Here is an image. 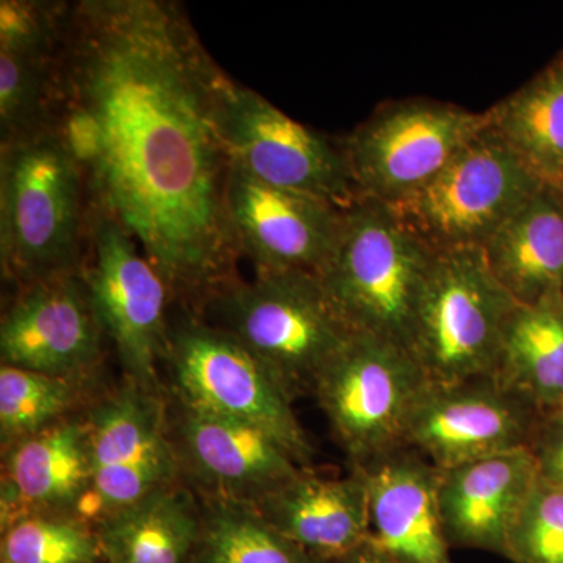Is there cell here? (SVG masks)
<instances>
[{
  "mask_svg": "<svg viewBox=\"0 0 563 563\" xmlns=\"http://www.w3.org/2000/svg\"><path fill=\"white\" fill-rule=\"evenodd\" d=\"M222 73L176 3L66 7L52 122L84 174L90 210L135 240L169 290L214 292L240 254Z\"/></svg>",
  "mask_w": 563,
  "mask_h": 563,
  "instance_id": "1",
  "label": "cell"
},
{
  "mask_svg": "<svg viewBox=\"0 0 563 563\" xmlns=\"http://www.w3.org/2000/svg\"><path fill=\"white\" fill-rule=\"evenodd\" d=\"M85 180L49 124L2 144L0 257L3 274L31 285L73 274L80 254Z\"/></svg>",
  "mask_w": 563,
  "mask_h": 563,
  "instance_id": "2",
  "label": "cell"
},
{
  "mask_svg": "<svg viewBox=\"0 0 563 563\" xmlns=\"http://www.w3.org/2000/svg\"><path fill=\"white\" fill-rule=\"evenodd\" d=\"M433 255L390 207L357 198L343 211L335 251L318 279L351 332L409 351Z\"/></svg>",
  "mask_w": 563,
  "mask_h": 563,
  "instance_id": "3",
  "label": "cell"
},
{
  "mask_svg": "<svg viewBox=\"0 0 563 563\" xmlns=\"http://www.w3.org/2000/svg\"><path fill=\"white\" fill-rule=\"evenodd\" d=\"M213 295L222 331L250 350L292 401L313 393L354 335L312 274H257L250 284H228Z\"/></svg>",
  "mask_w": 563,
  "mask_h": 563,
  "instance_id": "4",
  "label": "cell"
},
{
  "mask_svg": "<svg viewBox=\"0 0 563 563\" xmlns=\"http://www.w3.org/2000/svg\"><path fill=\"white\" fill-rule=\"evenodd\" d=\"M517 306L479 247L435 252L409 344L428 383L492 376Z\"/></svg>",
  "mask_w": 563,
  "mask_h": 563,
  "instance_id": "5",
  "label": "cell"
},
{
  "mask_svg": "<svg viewBox=\"0 0 563 563\" xmlns=\"http://www.w3.org/2000/svg\"><path fill=\"white\" fill-rule=\"evenodd\" d=\"M543 187L488 128L424 187L390 209L433 252L483 250Z\"/></svg>",
  "mask_w": 563,
  "mask_h": 563,
  "instance_id": "6",
  "label": "cell"
},
{
  "mask_svg": "<svg viewBox=\"0 0 563 563\" xmlns=\"http://www.w3.org/2000/svg\"><path fill=\"white\" fill-rule=\"evenodd\" d=\"M488 128V110L412 99L380 107L340 146L357 198L391 207L424 187Z\"/></svg>",
  "mask_w": 563,
  "mask_h": 563,
  "instance_id": "7",
  "label": "cell"
},
{
  "mask_svg": "<svg viewBox=\"0 0 563 563\" xmlns=\"http://www.w3.org/2000/svg\"><path fill=\"white\" fill-rule=\"evenodd\" d=\"M428 385L406 347L354 333L313 395L352 466H362L404 446L407 421Z\"/></svg>",
  "mask_w": 563,
  "mask_h": 563,
  "instance_id": "8",
  "label": "cell"
},
{
  "mask_svg": "<svg viewBox=\"0 0 563 563\" xmlns=\"http://www.w3.org/2000/svg\"><path fill=\"white\" fill-rule=\"evenodd\" d=\"M166 354L181 402L262 429L307 468L312 444L292 410V399L235 336L187 321L169 333Z\"/></svg>",
  "mask_w": 563,
  "mask_h": 563,
  "instance_id": "9",
  "label": "cell"
},
{
  "mask_svg": "<svg viewBox=\"0 0 563 563\" xmlns=\"http://www.w3.org/2000/svg\"><path fill=\"white\" fill-rule=\"evenodd\" d=\"M221 132L232 168L252 179L346 209L357 199L342 146L225 77Z\"/></svg>",
  "mask_w": 563,
  "mask_h": 563,
  "instance_id": "10",
  "label": "cell"
},
{
  "mask_svg": "<svg viewBox=\"0 0 563 563\" xmlns=\"http://www.w3.org/2000/svg\"><path fill=\"white\" fill-rule=\"evenodd\" d=\"M88 232L92 258L84 285L92 310L131 383L154 390L158 358L168 350V284L118 222L90 210Z\"/></svg>",
  "mask_w": 563,
  "mask_h": 563,
  "instance_id": "11",
  "label": "cell"
},
{
  "mask_svg": "<svg viewBox=\"0 0 563 563\" xmlns=\"http://www.w3.org/2000/svg\"><path fill=\"white\" fill-rule=\"evenodd\" d=\"M542 412L492 376L424 388L404 446L439 470L529 448Z\"/></svg>",
  "mask_w": 563,
  "mask_h": 563,
  "instance_id": "12",
  "label": "cell"
},
{
  "mask_svg": "<svg viewBox=\"0 0 563 563\" xmlns=\"http://www.w3.org/2000/svg\"><path fill=\"white\" fill-rule=\"evenodd\" d=\"M228 211L236 250L251 258L257 274L318 277L335 251L344 209L232 168Z\"/></svg>",
  "mask_w": 563,
  "mask_h": 563,
  "instance_id": "13",
  "label": "cell"
},
{
  "mask_svg": "<svg viewBox=\"0 0 563 563\" xmlns=\"http://www.w3.org/2000/svg\"><path fill=\"white\" fill-rule=\"evenodd\" d=\"M101 333L84 282L74 274L35 282L3 314L2 365L84 380L101 357Z\"/></svg>",
  "mask_w": 563,
  "mask_h": 563,
  "instance_id": "14",
  "label": "cell"
},
{
  "mask_svg": "<svg viewBox=\"0 0 563 563\" xmlns=\"http://www.w3.org/2000/svg\"><path fill=\"white\" fill-rule=\"evenodd\" d=\"M179 450L211 498L255 506L302 466L268 433L247 422L181 402Z\"/></svg>",
  "mask_w": 563,
  "mask_h": 563,
  "instance_id": "15",
  "label": "cell"
},
{
  "mask_svg": "<svg viewBox=\"0 0 563 563\" xmlns=\"http://www.w3.org/2000/svg\"><path fill=\"white\" fill-rule=\"evenodd\" d=\"M361 468L368 485V539L399 563H453L440 512L442 470L406 446Z\"/></svg>",
  "mask_w": 563,
  "mask_h": 563,
  "instance_id": "16",
  "label": "cell"
},
{
  "mask_svg": "<svg viewBox=\"0 0 563 563\" xmlns=\"http://www.w3.org/2000/svg\"><path fill=\"white\" fill-rule=\"evenodd\" d=\"M537 484L529 448L442 470L440 512L450 547L506 554L510 529Z\"/></svg>",
  "mask_w": 563,
  "mask_h": 563,
  "instance_id": "17",
  "label": "cell"
},
{
  "mask_svg": "<svg viewBox=\"0 0 563 563\" xmlns=\"http://www.w3.org/2000/svg\"><path fill=\"white\" fill-rule=\"evenodd\" d=\"M66 7L0 2V124L2 144L52 122L55 74Z\"/></svg>",
  "mask_w": 563,
  "mask_h": 563,
  "instance_id": "18",
  "label": "cell"
},
{
  "mask_svg": "<svg viewBox=\"0 0 563 563\" xmlns=\"http://www.w3.org/2000/svg\"><path fill=\"white\" fill-rule=\"evenodd\" d=\"M255 507L277 531L324 562L369 537L368 485L361 466H352L346 477H322L303 468Z\"/></svg>",
  "mask_w": 563,
  "mask_h": 563,
  "instance_id": "19",
  "label": "cell"
},
{
  "mask_svg": "<svg viewBox=\"0 0 563 563\" xmlns=\"http://www.w3.org/2000/svg\"><path fill=\"white\" fill-rule=\"evenodd\" d=\"M2 528L22 515L76 514L91 484L87 422L63 420L9 446Z\"/></svg>",
  "mask_w": 563,
  "mask_h": 563,
  "instance_id": "20",
  "label": "cell"
},
{
  "mask_svg": "<svg viewBox=\"0 0 563 563\" xmlns=\"http://www.w3.org/2000/svg\"><path fill=\"white\" fill-rule=\"evenodd\" d=\"M496 280L518 303L563 292V206L543 187L483 247Z\"/></svg>",
  "mask_w": 563,
  "mask_h": 563,
  "instance_id": "21",
  "label": "cell"
},
{
  "mask_svg": "<svg viewBox=\"0 0 563 563\" xmlns=\"http://www.w3.org/2000/svg\"><path fill=\"white\" fill-rule=\"evenodd\" d=\"M201 525L190 493L169 484L92 526L106 563H188Z\"/></svg>",
  "mask_w": 563,
  "mask_h": 563,
  "instance_id": "22",
  "label": "cell"
},
{
  "mask_svg": "<svg viewBox=\"0 0 563 563\" xmlns=\"http://www.w3.org/2000/svg\"><path fill=\"white\" fill-rule=\"evenodd\" d=\"M492 377L540 412L563 407V292L518 303Z\"/></svg>",
  "mask_w": 563,
  "mask_h": 563,
  "instance_id": "23",
  "label": "cell"
},
{
  "mask_svg": "<svg viewBox=\"0 0 563 563\" xmlns=\"http://www.w3.org/2000/svg\"><path fill=\"white\" fill-rule=\"evenodd\" d=\"M490 128L544 187L563 190V55L488 110Z\"/></svg>",
  "mask_w": 563,
  "mask_h": 563,
  "instance_id": "24",
  "label": "cell"
},
{
  "mask_svg": "<svg viewBox=\"0 0 563 563\" xmlns=\"http://www.w3.org/2000/svg\"><path fill=\"white\" fill-rule=\"evenodd\" d=\"M92 470L179 461L154 390L131 383L92 407L87 420Z\"/></svg>",
  "mask_w": 563,
  "mask_h": 563,
  "instance_id": "25",
  "label": "cell"
},
{
  "mask_svg": "<svg viewBox=\"0 0 563 563\" xmlns=\"http://www.w3.org/2000/svg\"><path fill=\"white\" fill-rule=\"evenodd\" d=\"M188 563H329L277 531L252 504L211 498Z\"/></svg>",
  "mask_w": 563,
  "mask_h": 563,
  "instance_id": "26",
  "label": "cell"
},
{
  "mask_svg": "<svg viewBox=\"0 0 563 563\" xmlns=\"http://www.w3.org/2000/svg\"><path fill=\"white\" fill-rule=\"evenodd\" d=\"M81 380L16 366L0 368V433L7 446L66 420L79 399Z\"/></svg>",
  "mask_w": 563,
  "mask_h": 563,
  "instance_id": "27",
  "label": "cell"
},
{
  "mask_svg": "<svg viewBox=\"0 0 563 563\" xmlns=\"http://www.w3.org/2000/svg\"><path fill=\"white\" fill-rule=\"evenodd\" d=\"M0 559L9 563H101L95 526L76 514L22 515L2 528Z\"/></svg>",
  "mask_w": 563,
  "mask_h": 563,
  "instance_id": "28",
  "label": "cell"
},
{
  "mask_svg": "<svg viewBox=\"0 0 563 563\" xmlns=\"http://www.w3.org/2000/svg\"><path fill=\"white\" fill-rule=\"evenodd\" d=\"M512 563H563V488L537 484L507 537Z\"/></svg>",
  "mask_w": 563,
  "mask_h": 563,
  "instance_id": "29",
  "label": "cell"
},
{
  "mask_svg": "<svg viewBox=\"0 0 563 563\" xmlns=\"http://www.w3.org/2000/svg\"><path fill=\"white\" fill-rule=\"evenodd\" d=\"M529 451L540 483L563 488V407L540 415Z\"/></svg>",
  "mask_w": 563,
  "mask_h": 563,
  "instance_id": "30",
  "label": "cell"
},
{
  "mask_svg": "<svg viewBox=\"0 0 563 563\" xmlns=\"http://www.w3.org/2000/svg\"><path fill=\"white\" fill-rule=\"evenodd\" d=\"M329 563H399L395 558H391L387 551L383 548L377 547L372 540H365V542L355 547L350 553L343 554L342 558L333 559Z\"/></svg>",
  "mask_w": 563,
  "mask_h": 563,
  "instance_id": "31",
  "label": "cell"
},
{
  "mask_svg": "<svg viewBox=\"0 0 563 563\" xmlns=\"http://www.w3.org/2000/svg\"><path fill=\"white\" fill-rule=\"evenodd\" d=\"M555 192H558L559 198H561V202H562V206H563V190L562 191H555Z\"/></svg>",
  "mask_w": 563,
  "mask_h": 563,
  "instance_id": "32",
  "label": "cell"
},
{
  "mask_svg": "<svg viewBox=\"0 0 563 563\" xmlns=\"http://www.w3.org/2000/svg\"><path fill=\"white\" fill-rule=\"evenodd\" d=\"M0 563H9V562H7V561H2V559H0Z\"/></svg>",
  "mask_w": 563,
  "mask_h": 563,
  "instance_id": "33",
  "label": "cell"
}]
</instances>
